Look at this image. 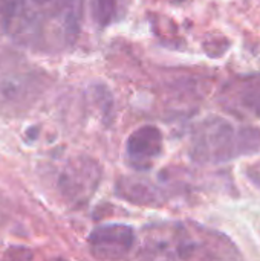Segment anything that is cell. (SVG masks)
Segmentation results:
<instances>
[{"label":"cell","mask_w":260,"mask_h":261,"mask_svg":"<svg viewBox=\"0 0 260 261\" xmlns=\"http://www.w3.org/2000/svg\"><path fill=\"white\" fill-rule=\"evenodd\" d=\"M222 104L236 113L260 119V73L239 76L222 90Z\"/></svg>","instance_id":"8992f818"},{"label":"cell","mask_w":260,"mask_h":261,"mask_svg":"<svg viewBox=\"0 0 260 261\" xmlns=\"http://www.w3.org/2000/svg\"><path fill=\"white\" fill-rule=\"evenodd\" d=\"M101 182V167L89 156L69 159L58 176L61 197L74 208L84 206L95 194Z\"/></svg>","instance_id":"3957f363"},{"label":"cell","mask_w":260,"mask_h":261,"mask_svg":"<svg viewBox=\"0 0 260 261\" xmlns=\"http://www.w3.org/2000/svg\"><path fill=\"white\" fill-rule=\"evenodd\" d=\"M0 29L21 44H35L43 23L26 0H0Z\"/></svg>","instance_id":"277c9868"},{"label":"cell","mask_w":260,"mask_h":261,"mask_svg":"<svg viewBox=\"0 0 260 261\" xmlns=\"http://www.w3.org/2000/svg\"><path fill=\"white\" fill-rule=\"evenodd\" d=\"M176 255L182 261H242L233 243L213 231L181 228L175 237Z\"/></svg>","instance_id":"7a4b0ae2"},{"label":"cell","mask_w":260,"mask_h":261,"mask_svg":"<svg viewBox=\"0 0 260 261\" xmlns=\"http://www.w3.org/2000/svg\"><path fill=\"white\" fill-rule=\"evenodd\" d=\"M118 194L127 199L129 202L144 205H152L153 202H158L161 199L155 187L133 179H123L121 184L118 185Z\"/></svg>","instance_id":"9c48e42d"},{"label":"cell","mask_w":260,"mask_h":261,"mask_svg":"<svg viewBox=\"0 0 260 261\" xmlns=\"http://www.w3.org/2000/svg\"><path fill=\"white\" fill-rule=\"evenodd\" d=\"M90 15L98 28H107L120 21L126 11V0H90Z\"/></svg>","instance_id":"ba28073f"},{"label":"cell","mask_w":260,"mask_h":261,"mask_svg":"<svg viewBox=\"0 0 260 261\" xmlns=\"http://www.w3.org/2000/svg\"><path fill=\"white\" fill-rule=\"evenodd\" d=\"M38 6H48L52 17H61L70 6L75 5V0H31Z\"/></svg>","instance_id":"30bf717a"},{"label":"cell","mask_w":260,"mask_h":261,"mask_svg":"<svg viewBox=\"0 0 260 261\" xmlns=\"http://www.w3.org/2000/svg\"><path fill=\"white\" fill-rule=\"evenodd\" d=\"M245 173H247V177H248L256 187H259L260 188V161L251 164V165H248L247 170H245Z\"/></svg>","instance_id":"8fae6325"},{"label":"cell","mask_w":260,"mask_h":261,"mask_svg":"<svg viewBox=\"0 0 260 261\" xmlns=\"http://www.w3.org/2000/svg\"><path fill=\"white\" fill-rule=\"evenodd\" d=\"M259 148V128L236 125L221 116H210L196 125L188 153L198 164H225L253 154Z\"/></svg>","instance_id":"6da1fadb"},{"label":"cell","mask_w":260,"mask_h":261,"mask_svg":"<svg viewBox=\"0 0 260 261\" xmlns=\"http://www.w3.org/2000/svg\"><path fill=\"white\" fill-rule=\"evenodd\" d=\"M135 231L123 223H107L97 226L87 239L95 258L104 261L123 260L135 245Z\"/></svg>","instance_id":"5b68a950"},{"label":"cell","mask_w":260,"mask_h":261,"mask_svg":"<svg viewBox=\"0 0 260 261\" xmlns=\"http://www.w3.org/2000/svg\"><path fill=\"white\" fill-rule=\"evenodd\" d=\"M162 153V133L155 125H143L126 141L127 159L139 170H147Z\"/></svg>","instance_id":"52a82bcc"},{"label":"cell","mask_w":260,"mask_h":261,"mask_svg":"<svg viewBox=\"0 0 260 261\" xmlns=\"http://www.w3.org/2000/svg\"><path fill=\"white\" fill-rule=\"evenodd\" d=\"M51 261H64V260H60V258H58V260H51Z\"/></svg>","instance_id":"7c38bea8"}]
</instances>
